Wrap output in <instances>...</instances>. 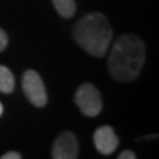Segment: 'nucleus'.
Returning a JSON list of instances; mask_svg holds the SVG:
<instances>
[{"label": "nucleus", "mask_w": 159, "mask_h": 159, "mask_svg": "<svg viewBox=\"0 0 159 159\" xmlns=\"http://www.w3.org/2000/svg\"><path fill=\"white\" fill-rule=\"evenodd\" d=\"M22 89L27 99L34 106L43 108L47 103V91L39 72H35L33 69L25 71L22 75Z\"/></svg>", "instance_id": "obj_4"}, {"label": "nucleus", "mask_w": 159, "mask_h": 159, "mask_svg": "<svg viewBox=\"0 0 159 159\" xmlns=\"http://www.w3.org/2000/svg\"><path fill=\"white\" fill-rule=\"evenodd\" d=\"M2 114H3V105L0 103V116H2Z\"/></svg>", "instance_id": "obj_12"}, {"label": "nucleus", "mask_w": 159, "mask_h": 159, "mask_svg": "<svg viewBox=\"0 0 159 159\" xmlns=\"http://www.w3.org/2000/svg\"><path fill=\"white\" fill-rule=\"evenodd\" d=\"M0 159H22V158H21V155L18 153V152H7V153L3 155Z\"/></svg>", "instance_id": "obj_11"}, {"label": "nucleus", "mask_w": 159, "mask_h": 159, "mask_svg": "<svg viewBox=\"0 0 159 159\" xmlns=\"http://www.w3.org/2000/svg\"><path fill=\"white\" fill-rule=\"evenodd\" d=\"M74 40L87 53L102 57L112 40V27L108 18L100 12H91L77 21Z\"/></svg>", "instance_id": "obj_2"}, {"label": "nucleus", "mask_w": 159, "mask_h": 159, "mask_svg": "<svg viewBox=\"0 0 159 159\" xmlns=\"http://www.w3.org/2000/svg\"><path fill=\"white\" fill-rule=\"evenodd\" d=\"M15 89V77L11 69L0 65V91L2 93H12Z\"/></svg>", "instance_id": "obj_8"}, {"label": "nucleus", "mask_w": 159, "mask_h": 159, "mask_svg": "<svg viewBox=\"0 0 159 159\" xmlns=\"http://www.w3.org/2000/svg\"><path fill=\"white\" fill-rule=\"evenodd\" d=\"M94 146L102 155H111L115 152V149L118 148V136L115 134V131L112 127L109 125H103L100 128H97L94 131Z\"/></svg>", "instance_id": "obj_6"}, {"label": "nucleus", "mask_w": 159, "mask_h": 159, "mask_svg": "<svg viewBox=\"0 0 159 159\" xmlns=\"http://www.w3.org/2000/svg\"><path fill=\"white\" fill-rule=\"evenodd\" d=\"M118 159H136V155L133 150H124V152H121Z\"/></svg>", "instance_id": "obj_10"}, {"label": "nucleus", "mask_w": 159, "mask_h": 159, "mask_svg": "<svg viewBox=\"0 0 159 159\" xmlns=\"http://www.w3.org/2000/svg\"><path fill=\"white\" fill-rule=\"evenodd\" d=\"M75 103L80 111L87 116H96L102 111V96L90 83H84L78 87L75 93Z\"/></svg>", "instance_id": "obj_3"}, {"label": "nucleus", "mask_w": 159, "mask_h": 159, "mask_svg": "<svg viewBox=\"0 0 159 159\" xmlns=\"http://www.w3.org/2000/svg\"><path fill=\"white\" fill-rule=\"evenodd\" d=\"M144 43L134 34H124L114 43L109 55L108 68L118 83H128L139 77L144 65Z\"/></svg>", "instance_id": "obj_1"}, {"label": "nucleus", "mask_w": 159, "mask_h": 159, "mask_svg": "<svg viewBox=\"0 0 159 159\" xmlns=\"http://www.w3.org/2000/svg\"><path fill=\"white\" fill-rule=\"evenodd\" d=\"M56 12L63 18H71L75 15L77 3L75 0H52Z\"/></svg>", "instance_id": "obj_7"}, {"label": "nucleus", "mask_w": 159, "mask_h": 159, "mask_svg": "<svg viewBox=\"0 0 159 159\" xmlns=\"http://www.w3.org/2000/svg\"><path fill=\"white\" fill-rule=\"evenodd\" d=\"M53 159H77L78 158V140L75 134L65 131L57 137L52 148Z\"/></svg>", "instance_id": "obj_5"}, {"label": "nucleus", "mask_w": 159, "mask_h": 159, "mask_svg": "<svg viewBox=\"0 0 159 159\" xmlns=\"http://www.w3.org/2000/svg\"><path fill=\"white\" fill-rule=\"evenodd\" d=\"M7 46V34L3 30L0 28V52L5 50V47Z\"/></svg>", "instance_id": "obj_9"}]
</instances>
